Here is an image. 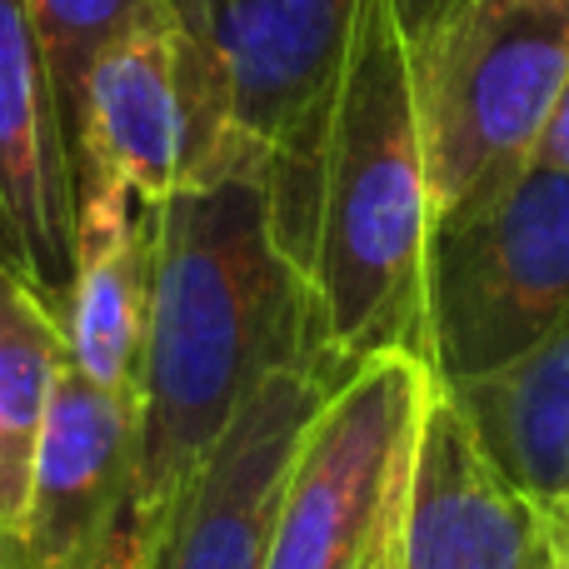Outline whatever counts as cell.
Listing matches in <instances>:
<instances>
[{"label":"cell","instance_id":"6da1fadb","mask_svg":"<svg viewBox=\"0 0 569 569\" xmlns=\"http://www.w3.org/2000/svg\"><path fill=\"white\" fill-rule=\"evenodd\" d=\"M330 350L310 280L284 260L256 176L180 186L160 210L136 375V530L160 515L276 370Z\"/></svg>","mask_w":569,"mask_h":569},{"label":"cell","instance_id":"7a4b0ae2","mask_svg":"<svg viewBox=\"0 0 569 569\" xmlns=\"http://www.w3.org/2000/svg\"><path fill=\"white\" fill-rule=\"evenodd\" d=\"M430 170L410 76L405 0H360L320 166L310 295L340 360L420 355L425 256H430Z\"/></svg>","mask_w":569,"mask_h":569},{"label":"cell","instance_id":"3957f363","mask_svg":"<svg viewBox=\"0 0 569 569\" xmlns=\"http://www.w3.org/2000/svg\"><path fill=\"white\" fill-rule=\"evenodd\" d=\"M186 86V176H256L270 230L310 280L320 166L360 0H166Z\"/></svg>","mask_w":569,"mask_h":569},{"label":"cell","instance_id":"277c9868","mask_svg":"<svg viewBox=\"0 0 569 569\" xmlns=\"http://www.w3.org/2000/svg\"><path fill=\"white\" fill-rule=\"evenodd\" d=\"M569 70V0H435L410 20L435 220L530 160Z\"/></svg>","mask_w":569,"mask_h":569},{"label":"cell","instance_id":"5b68a950","mask_svg":"<svg viewBox=\"0 0 569 569\" xmlns=\"http://www.w3.org/2000/svg\"><path fill=\"white\" fill-rule=\"evenodd\" d=\"M569 315V176L525 160L430 226L425 345L440 385L505 370Z\"/></svg>","mask_w":569,"mask_h":569},{"label":"cell","instance_id":"8992f818","mask_svg":"<svg viewBox=\"0 0 569 569\" xmlns=\"http://www.w3.org/2000/svg\"><path fill=\"white\" fill-rule=\"evenodd\" d=\"M435 370L420 355L365 360L325 400L290 465L266 569H360L405 510Z\"/></svg>","mask_w":569,"mask_h":569},{"label":"cell","instance_id":"52a82bcc","mask_svg":"<svg viewBox=\"0 0 569 569\" xmlns=\"http://www.w3.org/2000/svg\"><path fill=\"white\" fill-rule=\"evenodd\" d=\"M360 365L315 350L276 370L160 515L140 569H266L305 430Z\"/></svg>","mask_w":569,"mask_h":569},{"label":"cell","instance_id":"ba28073f","mask_svg":"<svg viewBox=\"0 0 569 569\" xmlns=\"http://www.w3.org/2000/svg\"><path fill=\"white\" fill-rule=\"evenodd\" d=\"M16 560L20 569L146 565L136 530V400L80 380L70 365L36 440Z\"/></svg>","mask_w":569,"mask_h":569},{"label":"cell","instance_id":"9c48e42d","mask_svg":"<svg viewBox=\"0 0 569 569\" xmlns=\"http://www.w3.org/2000/svg\"><path fill=\"white\" fill-rule=\"evenodd\" d=\"M400 569H565L555 525L490 465L440 380L415 430Z\"/></svg>","mask_w":569,"mask_h":569},{"label":"cell","instance_id":"30bf717a","mask_svg":"<svg viewBox=\"0 0 569 569\" xmlns=\"http://www.w3.org/2000/svg\"><path fill=\"white\" fill-rule=\"evenodd\" d=\"M0 266L60 315L76 270V170L20 0H0Z\"/></svg>","mask_w":569,"mask_h":569},{"label":"cell","instance_id":"8fae6325","mask_svg":"<svg viewBox=\"0 0 569 569\" xmlns=\"http://www.w3.org/2000/svg\"><path fill=\"white\" fill-rule=\"evenodd\" d=\"M160 210L166 206L110 176H86L76 190V270L60 305L66 355L80 380L126 400H136L156 290Z\"/></svg>","mask_w":569,"mask_h":569},{"label":"cell","instance_id":"7c38bea8","mask_svg":"<svg viewBox=\"0 0 569 569\" xmlns=\"http://www.w3.org/2000/svg\"><path fill=\"white\" fill-rule=\"evenodd\" d=\"M186 86H180L176 20L160 0L126 36H116L86 76L80 176H110L166 206L186 176Z\"/></svg>","mask_w":569,"mask_h":569},{"label":"cell","instance_id":"4fadbf2b","mask_svg":"<svg viewBox=\"0 0 569 569\" xmlns=\"http://www.w3.org/2000/svg\"><path fill=\"white\" fill-rule=\"evenodd\" d=\"M490 465L569 545V315L505 370L445 385Z\"/></svg>","mask_w":569,"mask_h":569},{"label":"cell","instance_id":"5bb4252c","mask_svg":"<svg viewBox=\"0 0 569 569\" xmlns=\"http://www.w3.org/2000/svg\"><path fill=\"white\" fill-rule=\"evenodd\" d=\"M66 365L60 315L0 266V525L10 540L26 520L30 460Z\"/></svg>","mask_w":569,"mask_h":569},{"label":"cell","instance_id":"9a60e30c","mask_svg":"<svg viewBox=\"0 0 569 569\" xmlns=\"http://www.w3.org/2000/svg\"><path fill=\"white\" fill-rule=\"evenodd\" d=\"M36 30V46L46 56L50 86H56L60 130H66L70 170L80 176V130H86V76L100 60V50L116 36H126L140 16L160 0H20Z\"/></svg>","mask_w":569,"mask_h":569},{"label":"cell","instance_id":"2e32d148","mask_svg":"<svg viewBox=\"0 0 569 569\" xmlns=\"http://www.w3.org/2000/svg\"><path fill=\"white\" fill-rule=\"evenodd\" d=\"M530 166L569 176V70H565V86H560V96H555L550 116H545L540 140H535V150H530Z\"/></svg>","mask_w":569,"mask_h":569},{"label":"cell","instance_id":"e0dca14e","mask_svg":"<svg viewBox=\"0 0 569 569\" xmlns=\"http://www.w3.org/2000/svg\"><path fill=\"white\" fill-rule=\"evenodd\" d=\"M400 520H405V510L395 515V525L380 535V545H375L370 560H365L360 569H400Z\"/></svg>","mask_w":569,"mask_h":569},{"label":"cell","instance_id":"ac0fdd59","mask_svg":"<svg viewBox=\"0 0 569 569\" xmlns=\"http://www.w3.org/2000/svg\"><path fill=\"white\" fill-rule=\"evenodd\" d=\"M0 569H20V560H16V540L6 535V525H0Z\"/></svg>","mask_w":569,"mask_h":569},{"label":"cell","instance_id":"d6986e66","mask_svg":"<svg viewBox=\"0 0 569 569\" xmlns=\"http://www.w3.org/2000/svg\"><path fill=\"white\" fill-rule=\"evenodd\" d=\"M76 569H136V565H126V560H96V565H76Z\"/></svg>","mask_w":569,"mask_h":569},{"label":"cell","instance_id":"ffe728a7","mask_svg":"<svg viewBox=\"0 0 569 569\" xmlns=\"http://www.w3.org/2000/svg\"><path fill=\"white\" fill-rule=\"evenodd\" d=\"M565 569H569V545H565Z\"/></svg>","mask_w":569,"mask_h":569}]
</instances>
